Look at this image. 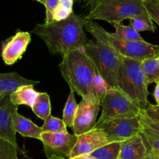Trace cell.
I'll return each instance as SVG.
<instances>
[{
    "mask_svg": "<svg viewBox=\"0 0 159 159\" xmlns=\"http://www.w3.org/2000/svg\"><path fill=\"white\" fill-rule=\"evenodd\" d=\"M113 142V140L105 132L100 129L93 128L78 137L77 142L71 151L69 159L90 155L97 149Z\"/></svg>",
    "mask_w": 159,
    "mask_h": 159,
    "instance_id": "obj_11",
    "label": "cell"
},
{
    "mask_svg": "<svg viewBox=\"0 0 159 159\" xmlns=\"http://www.w3.org/2000/svg\"><path fill=\"white\" fill-rule=\"evenodd\" d=\"M94 128L105 132L113 142H122L141 134L143 126L140 116L113 120L104 124H96Z\"/></svg>",
    "mask_w": 159,
    "mask_h": 159,
    "instance_id": "obj_10",
    "label": "cell"
},
{
    "mask_svg": "<svg viewBox=\"0 0 159 159\" xmlns=\"http://www.w3.org/2000/svg\"><path fill=\"white\" fill-rule=\"evenodd\" d=\"M144 141L147 145L148 150L153 154L155 156L159 158V139L158 138L152 137L148 134L141 132Z\"/></svg>",
    "mask_w": 159,
    "mask_h": 159,
    "instance_id": "obj_29",
    "label": "cell"
},
{
    "mask_svg": "<svg viewBox=\"0 0 159 159\" xmlns=\"http://www.w3.org/2000/svg\"><path fill=\"white\" fill-rule=\"evenodd\" d=\"M76 1L84 2L86 3L87 5H89V6H91V8H93L94 6H96L99 2L102 1V0H76Z\"/></svg>",
    "mask_w": 159,
    "mask_h": 159,
    "instance_id": "obj_35",
    "label": "cell"
},
{
    "mask_svg": "<svg viewBox=\"0 0 159 159\" xmlns=\"http://www.w3.org/2000/svg\"><path fill=\"white\" fill-rule=\"evenodd\" d=\"M43 125L42 127L43 132L49 133H63L67 132V126L63 120L50 115L48 119L43 121Z\"/></svg>",
    "mask_w": 159,
    "mask_h": 159,
    "instance_id": "obj_23",
    "label": "cell"
},
{
    "mask_svg": "<svg viewBox=\"0 0 159 159\" xmlns=\"http://www.w3.org/2000/svg\"><path fill=\"white\" fill-rule=\"evenodd\" d=\"M153 96L155 97L157 106H159V81L156 82V85H155V90H154Z\"/></svg>",
    "mask_w": 159,
    "mask_h": 159,
    "instance_id": "obj_34",
    "label": "cell"
},
{
    "mask_svg": "<svg viewBox=\"0 0 159 159\" xmlns=\"http://www.w3.org/2000/svg\"><path fill=\"white\" fill-rule=\"evenodd\" d=\"M71 159H96L95 158H93V156H91L90 155H81V156H78L76 158H71Z\"/></svg>",
    "mask_w": 159,
    "mask_h": 159,
    "instance_id": "obj_36",
    "label": "cell"
},
{
    "mask_svg": "<svg viewBox=\"0 0 159 159\" xmlns=\"http://www.w3.org/2000/svg\"><path fill=\"white\" fill-rule=\"evenodd\" d=\"M110 88L111 87L104 81V79L99 75V73H97L93 82V92H94L101 99H102Z\"/></svg>",
    "mask_w": 159,
    "mask_h": 159,
    "instance_id": "obj_27",
    "label": "cell"
},
{
    "mask_svg": "<svg viewBox=\"0 0 159 159\" xmlns=\"http://www.w3.org/2000/svg\"><path fill=\"white\" fill-rule=\"evenodd\" d=\"M142 70L148 85L159 81V60L158 57L149 58L141 62Z\"/></svg>",
    "mask_w": 159,
    "mask_h": 159,
    "instance_id": "obj_19",
    "label": "cell"
},
{
    "mask_svg": "<svg viewBox=\"0 0 159 159\" xmlns=\"http://www.w3.org/2000/svg\"><path fill=\"white\" fill-rule=\"evenodd\" d=\"M59 68L70 89L82 98L93 91V82L98 71L84 49L74 50L64 54Z\"/></svg>",
    "mask_w": 159,
    "mask_h": 159,
    "instance_id": "obj_2",
    "label": "cell"
},
{
    "mask_svg": "<svg viewBox=\"0 0 159 159\" xmlns=\"http://www.w3.org/2000/svg\"><path fill=\"white\" fill-rule=\"evenodd\" d=\"M158 60H159V56H158Z\"/></svg>",
    "mask_w": 159,
    "mask_h": 159,
    "instance_id": "obj_39",
    "label": "cell"
},
{
    "mask_svg": "<svg viewBox=\"0 0 159 159\" xmlns=\"http://www.w3.org/2000/svg\"><path fill=\"white\" fill-rule=\"evenodd\" d=\"M18 107L10 100V94L0 95V137L19 148L16 132L14 128V117Z\"/></svg>",
    "mask_w": 159,
    "mask_h": 159,
    "instance_id": "obj_12",
    "label": "cell"
},
{
    "mask_svg": "<svg viewBox=\"0 0 159 159\" xmlns=\"http://www.w3.org/2000/svg\"><path fill=\"white\" fill-rule=\"evenodd\" d=\"M36 1L39 2L41 3V4H43V6H44V4H45V1H46V0H36Z\"/></svg>",
    "mask_w": 159,
    "mask_h": 159,
    "instance_id": "obj_38",
    "label": "cell"
},
{
    "mask_svg": "<svg viewBox=\"0 0 159 159\" xmlns=\"http://www.w3.org/2000/svg\"><path fill=\"white\" fill-rule=\"evenodd\" d=\"M130 26L136 30L138 32L148 30L151 32H155V26L153 23V20L149 16H138L131 19Z\"/></svg>",
    "mask_w": 159,
    "mask_h": 159,
    "instance_id": "obj_24",
    "label": "cell"
},
{
    "mask_svg": "<svg viewBox=\"0 0 159 159\" xmlns=\"http://www.w3.org/2000/svg\"><path fill=\"white\" fill-rule=\"evenodd\" d=\"M148 148V147H147ZM148 155H147V158L146 159H159L158 158H157L156 156H155V155H153V154L152 153V152H150V151L148 150Z\"/></svg>",
    "mask_w": 159,
    "mask_h": 159,
    "instance_id": "obj_37",
    "label": "cell"
},
{
    "mask_svg": "<svg viewBox=\"0 0 159 159\" xmlns=\"http://www.w3.org/2000/svg\"><path fill=\"white\" fill-rule=\"evenodd\" d=\"M143 0H102L91 8L85 18L88 20H103L112 24L138 16H148Z\"/></svg>",
    "mask_w": 159,
    "mask_h": 159,
    "instance_id": "obj_5",
    "label": "cell"
},
{
    "mask_svg": "<svg viewBox=\"0 0 159 159\" xmlns=\"http://www.w3.org/2000/svg\"><path fill=\"white\" fill-rule=\"evenodd\" d=\"M73 12H72V11H70L68 9L58 6L57 9L54 10V14H53L54 21H61V20H66Z\"/></svg>",
    "mask_w": 159,
    "mask_h": 159,
    "instance_id": "obj_31",
    "label": "cell"
},
{
    "mask_svg": "<svg viewBox=\"0 0 159 159\" xmlns=\"http://www.w3.org/2000/svg\"><path fill=\"white\" fill-rule=\"evenodd\" d=\"M33 85H22L10 94V100L13 105H24L32 108L38 96L39 93L36 91Z\"/></svg>",
    "mask_w": 159,
    "mask_h": 159,
    "instance_id": "obj_17",
    "label": "cell"
},
{
    "mask_svg": "<svg viewBox=\"0 0 159 159\" xmlns=\"http://www.w3.org/2000/svg\"><path fill=\"white\" fill-rule=\"evenodd\" d=\"M101 107L102 113L96 124L121 118L140 117L142 113L120 91L113 88H110L102 99Z\"/></svg>",
    "mask_w": 159,
    "mask_h": 159,
    "instance_id": "obj_7",
    "label": "cell"
},
{
    "mask_svg": "<svg viewBox=\"0 0 159 159\" xmlns=\"http://www.w3.org/2000/svg\"><path fill=\"white\" fill-rule=\"evenodd\" d=\"M148 85L142 70L141 61L123 57L118 80V90L139 110L148 107Z\"/></svg>",
    "mask_w": 159,
    "mask_h": 159,
    "instance_id": "obj_4",
    "label": "cell"
},
{
    "mask_svg": "<svg viewBox=\"0 0 159 159\" xmlns=\"http://www.w3.org/2000/svg\"><path fill=\"white\" fill-rule=\"evenodd\" d=\"M19 148L0 137V159H19Z\"/></svg>",
    "mask_w": 159,
    "mask_h": 159,
    "instance_id": "obj_25",
    "label": "cell"
},
{
    "mask_svg": "<svg viewBox=\"0 0 159 159\" xmlns=\"http://www.w3.org/2000/svg\"><path fill=\"white\" fill-rule=\"evenodd\" d=\"M149 16L159 26V0H144Z\"/></svg>",
    "mask_w": 159,
    "mask_h": 159,
    "instance_id": "obj_28",
    "label": "cell"
},
{
    "mask_svg": "<svg viewBox=\"0 0 159 159\" xmlns=\"http://www.w3.org/2000/svg\"><path fill=\"white\" fill-rule=\"evenodd\" d=\"M78 106L79 104L76 102L75 92L70 89L69 96H68L63 110V119H62L67 127H73L75 118L77 113Z\"/></svg>",
    "mask_w": 159,
    "mask_h": 159,
    "instance_id": "obj_20",
    "label": "cell"
},
{
    "mask_svg": "<svg viewBox=\"0 0 159 159\" xmlns=\"http://www.w3.org/2000/svg\"><path fill=\"white\" fill-rule=\"evenodd\" d=\"M141 113L148 119L159 121V106L148 105L147 109L142 111Z\"/></svg>",
    "mask_w": 159,
    "mask_h": 159,
    "instance_id": "obj_32",
    "label": "cell"
},
{
    "mask_svg": "<svg viewBox=\"0 0 159 159\" xmlns=\"http://www.w3.org/2000/svg\"><path fill=\"white\" fill-rule=\"evenodd\" d=\"M143 1H144V0H143Z\"/></svg>",
    "mask_w": 159,
    "mask_h": 159,
    "instance_id": "obj_41",
    "label": "cell"
},
{
    "mask_svg": "<svg viewBox=\"0 0 159 159\" xmlns=\"http://www.w3.org/2000/svg\"><path fill=\"white\" fill-rule=\"evenodd\" d=\"M39 83L40 82L26 79L16 72L0 73V95L11 94L22 85Z\"/></svg>",
    "mask_w": 159,
    "mask_h": 159,
    "instance_id": "obj_15",
    "label": "cell"
},
{
    "mask_svg": "<svg viewBox=\"0 0 159 159\" xmlns=\"http://www.w3.org/2000/svg\"><path fill=\"white\" fill-rule=\"evenodd\" d=\"M60 0H46L45 1V9H46V18H45V23H52L54 21L53 14L54 10L59 6Z\"/></svg>",
    "mask_w": 159,
    "mask_h": 159,
    "instance_id": "obj_30",
    "label": "cell"
},
{
    "mask_svg": "<svg viewBox=\"0 0 159 159\" xmlns=\"http://www.w3.org/2000/svg\"><path fill=\"white\" fill-rule=\"evenodd\" d=\"M85 28L97 41L110 47L122 57L142 62L146 59L155 58L159 56V44L119 38L113 33L107 32L93 20H88Z\"/></svg>",
    "mask_w": 159,
    "mask_h": 159,
    "instance_id": "obj_3",
    "label": "cell"
},
{
    "mask_svg": "<svg viewBox=\"0 0 159 159\" xmlns=\"http://www.w3.org/2000/svg\"><path fill=\"white\" fill-rule=\"evenodd\" d=\"M84 51L94 64L99 75L111 88L118 90L123 57L97 40H88Z\"/></svg>",
    "mask_w": 159,
    "mask_h": 159,
    "instance_id": "obj_6",
    "label": "cell"
},
{
    "mask_svg": "<svg viewBox=\"0 0 159 159\" xmlns=\"http://www.w3.org/2000/svg\"><path fill=\"white\" fill-rule=\"evenodd\" d=\"M73 5H74V0H60V2H59V6L72 12Z\"/></svg>",
    "mask_w": 159,
    "mask_h": 159,
    "instance_id": "obj_33",
    "label": "cell"
},
{
    "mask_svg": "<svg viewBox=\"0 0 159 159\" xmlns=\"http://www.w3.org/2000/svg\"><path fill=\"white\" fill-rule=\"evenodd\" d=\"M121 148V142H113L97 149L91 156L96 159H119Z\"/></svg>",
    "mask_w": 159,
    "mask_h": 159,
    "instance_id": "obj_21",
    "label": "cell"
},
{
    "mask_svg": "<svg viewBox=\"0 0 159 159\" xmlns=\"http://www.w3.org/2000/svg\"><path fill=\"white\" fill-rule=\"evenodd\" d=\"M30 41L31 36L29 32L17 31L15 35L3 42L1 57L4 63L12 65L21 59Z\"/></svg>",
    "mask_w": 159,
    "mask_h": 159,
    "instance_id": "obj_13",
    "label": "cell"
},
{
    "mask_svg": "<svg viewBox=\"0 0 159 159\" xmlns=\"http://www.w3.org/2000/svg\"><path fill=\"white\" fill-rule=\"evenodd\" d=\"M101 102L102 99L93 91L88 96L82 98L78 106L72 127L75 136L79 137L82 134L93 130L96 127Z\"/></svg>",
    "mask_w": 159,
    "mask_h": 159,
    "instance_id": "obj_8",
    "label": "cell"
},
{
    "mask_svg": "<svg viewBox=\"0 0 159 159\" xmlns=\"http://www.w3.org/2000/svg\"><path fill=\"white\" fill-rule=\"evenodd\" d=\"M148 152L147 145L141 133L121 142L119 159H146Z\"/></svg>",
    "mask_w": 159,
    "mask_h": 159,
    "instance_id": "obj_14",
    "label": "cell"
},
{
    "mask_svg": "<svg viewBox=\"0 0 159 159\" xmlns=\"http://www.w3.org/2000/svg\"><path fill=\"white\" fill-rule=\"evenodd\" d=\"M77 139V136L68 131L63 133L43 132L40 141L43 143V152L48 159H69Z\"/></svg>",
    "mask_w": 159,
    "mask_h": 159,
    "instance_id": "obj_9",
    "label": "cell"
},
{
    "mask_svg": "<svg viewBox=\"0 0 159 159\" xmlns=\"http://www.w3.org/2000/svg\"><path fill=\"white\" fill-rule=\"evenodd\" d=\"M88 20L73 12L61 21L37 24L31 33L43 40L48 51L61 56L71 51L84 49L88 42L84 29Z\"/></svg>",
    "mask_w": 159,
    "mask_h": 159,
    "instance_id": "obj_1",
    "label": "cell"
},
{
    "mask_svg": "<svg viewBox=\"0 0 159 159\" xmlns=\"http://www.w3.org/2000/svg\"><path fill=\"white\" fill-rule=\"evenodd\" d=\"M14 128L16 133L25 138H34L41 140V134L43 133L42 127H38L32 120L17 112L14 117Z\"/></svg>",
    "mask_w": 159,
    "mask_h": 159,
    "instance_id": "obj_16",
    "label": "cell"
},
{
    "mask_svg": "<svg viewBox=\"0 0 159 159\" xmlns=\"http://www.w3.org/2000/svg\"><path fill=\"white\" fill-rule=\"evenodd\" d=\"M33 112L42 120L45 121L51 114V105L50 96L47 93H39L32 108Z\"/></svg>",
    "mask_w": 159,
    "mask_h": 159,
    "instance_id": "obj_18",
    "label": "cell"
},
{
    "mask_svg": "<svg viewBox=\"0 0 159 159\" xmlns=\"http://www.w3.org/2000/svg\"><path fill=\"white\" fill-rule=\"evenodd\" d=\"M115 33H113L115 36L124 40H131V41H145L140 35L139 32L134 29L131 26H125L122 23L113 24Z\"/></svg>",
    "mask_w": 159,
    "mask_h": 159,
    "instance_id": "obj_22",
    "label": "cell"
},
{
    "mask_svg": "<svg viewBox=\"0 0 159 159\" xmlns=\"http://www.w3.org/2000/svg\"><path fill=\"white\" fill-rule=\"evenodd\" d=\"M51 159H55V158H51Z\"/></svg>",
    "mask_w": 159,
    "mask_h": 159,
    "instance_id": "obj_40",
    "label": "cell"
},
{
    "mask_svg": "<svg viewBox=\"0 0 159 159\" xmlns=\"http://www.w3.org/2000/svg\"><path fill=\"white\" fill-rule=\"evenodd\" d=\"M141 120L143 126L142 132L159 139V121L148 119L142 113L141 116Z\"/></svg>",
    "mask_w": 159,
    "mask_h": 159,
    "instance_id": "obj_26",
    "label": "cell"
}]
</instances>
